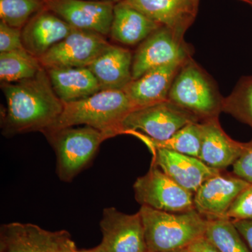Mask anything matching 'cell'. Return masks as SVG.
<instances>
[{"mask_svg": "<svg viewBox=\"0 0 252 252\" xmlns=\"http://www.w3.org/2000/svg\"><path fill=\"white\" fill-rule=\"evenodd\" d=\"M95 1H112V2L117 3L119 1H122V0H95Z\"/></svg>", "mask_w": 252, "mask_h": 252, "instance_id": "d6a6232c", "label": "cell"}, {"mask_svg": "<svg viewBox=\"0 0 252 252\" xmlns=\"http://www.w3.org/2000/svg\"><path fill=\"white\" fill-rule=\"evenodd\" d=\"M1 88L6 102L2 122L4 135L34 131L45 134L64 108V103L55 93L44 67L35 77L1 84Z\"/></svg>", "mask_w": 252, "mask_h": 252, "instance_id": "6da1fadb", "label": "cell"}, {"mask_svg": "<svg viewBox=\"0 0 252 252\" xmlns=\"http://www.w3.org/2000/svg\"><path fill=\"white\" fill-rule=\"evenodd\" d=\"M189 59L177 60L154 68L127 84L123 91L135 110L167 100L176 76Z\"/></svg>", "mask_w": 252, "mask_h": 252, "instance_id": "9a60e30c", "label": "cell"}, {"mask_svg": "<svg viewBox=\"0 0 252 252\" xmlns=\"http://www.w3.org/2000/svg\"><path fill=\"white\" fill-rule=\"evenodd\" d=\"M25 49L22 40V29L11 27L0 21V53Z\"/></svg>", "mask_w": 252, "mask_h": 252, "instance_id": "83f0119b", "label": "cell"}, {"mask_svg": "<svg viewBox=\"0 0 252 252\" xmlns=\"http://www.w3.org/2000/svg\"><path fill=\"white\" fill-rule=\"evenodd\" d=\"M233 222L252 252V220H235Z\"/></svg>", "mask_w": 252, "mask_h": 252, "instance_id": "f546056e", "label": "cell"}, {"mask_svg": "<svg viewBox=\"0 0 252 252\" xmlns=\"http://www.w3.org/2000/svg\"><path fill=\"white\" fill-rule=\"evenodd\" d=\"M222 112L233 116L252 128V76L240 79L231 94L223 97Z\"/></svg>", "mask_w": 252, "mask_h": 252, "instance_id": "d4e9b609", "label": "cell"}, {"mask_svg": "<svg viewBox=\"0 0 252 252\" xmlns=\"http://www.w3.org/2000/svg\"><path fill=\"white\" fill-rule=\"evenodd\" d=\"M185 34L162 26L142 41L133 55L132 80L154 68L191 58L193 49L185 41Z\"/></svg>", "mask_w": 252, "mask_h": 252, "instance_id": "ba28073f", "label": "cell"}, {"mask_svg": "<svg viewBox=\"0 0 252 252\" xmlns=\"http://www.w3.org/2000/svg\"><path fill=\"white\" fill-rule=\"evenodd\" d=\"M46 71L55 93L63 103L86 98L101 91L89 67L52 68Z\"/></svg>", "mask_w": 252, "mask_h": 252, "instance_id": "44dd1931", "label": "cell"}, {"mask_svg": "<svg viewBox=\"0 0 252 252\" xmlns=\"http://www.w3.org/2000/svg\"><path fill=\"white\" fill-rule=\"evenodd\" d=\"M182 252H195L193 251V250H190V249H187V250H185V251Z\"/></svg>", "mask_w": 252, "mask_h": 252, "instance_id": "d590c367", "label": "cell"}, {"mask_svg": "<svg viewBox=\"0 0 252 252\" xmlns=\"http://www.w3.org/2000/svg\"><path fill=\"white\" fill-rule=\"evenodd\" d=\"M101 246L105 252H149L140 212L127 215L114 207L104 208L99 222Z\"/></svg>", "mask_w": 252, "mask_h": 252, "instance_id": "8fae6325", "label": "cell"}, {"mask_svg": "<svg viewBox=\"0 0 252 252\" xmlns=\"http://www.w3.org/2000/svg\"><path fill=\"white\" fill-rule=\"evenodd\" d=\"M197 2L200 3V0H196Z\"/></svg>", "mask_w": 252, "mask_h": 252, "instance_id": "8d00e7d4", "label": "cell"}, {"mask_svg": "<svg viewBox=\"0 0 252 252\" xmlns=\"http://www.w3.org/2000/svg\"><path fill=\"white\" fill-rule=\"evenodd\" d=\"M130 134L137 135L148 146L149 149L162 148L174 151L195 158L200 156L202 144V127L200 122L192 123L182 127L168 140L156 141L137 132Z\"/></svg>", "mask_w": 252, "mask_h": 252, "instance_id": "603a6c76", "label": "cell"}, {"mask_svg": "<svg viewBox=\"0 0 252 252\" xmlns=\"http://www.w3.org/2000/svg\"><path fill=\"white\" fill-rule=\"evenodd\" d=\"M224 218L232 220H252V185L239 194Z\"/></svg>", "mask_w": 252, "mask_h": 252, "instance_id": "4316f807", "label": "cell"}, {"mask_svg": "<svg viewBox=\"0 0 252 252\" xmlns=\"http://www.w3.org/2000/svg\"><path fill=\"white\" fill-rule=\"evenodd\" d=\"M133 189L136 200L144 206L168 212L195 209L194 193L181 187L153 164L146 175L137 179Z\"/></svg>", "mask_w": 252, "mask_h": 252, "instance_id": "52a82bcc", "label": "cell"}, {"mask_svg": "<svg viewBox=\"0 0 252 252\" xmlns=\"http://www.w3.org/2000/svg\"><path fill=\"white\" fill-rule=\"evenodd\" d=\"M131 6L162 26L185 34L198 11L196 0H126Z\"/></svg>", "mask_w": 252, "mask_h": 252, "instance_id": "ac0fdd59", "label": "cell"}, {"mask_svg": "<svg viewBox=\"0 0 252 252\" xmlns=\"http://www.w3.org/2000/svg\"><path fill=\"white\" fill-rule=\"evenodd\" d=\"M77 248L67 230L49 231L18 222L0 228V252H66Z\"/></svg>", "mask_w": 252, "mask_h": 252, "instance_id": "9c48e42d", "label": "cell"}, {"mask_svg": "<svg viewBox=\"0 0 252 252\" xmlns=\"http://www.w3.org/2000/svg\"><path fill=\"white\" fill-rule=\"evenodd\" d=\"M162 26L122 0L114 4L109 35L118 43L134 46L141 44Z\"/></svg>", "mask_w": 252, "mask_h": 252, "instance_id": "ffe728a7", "label": "cell"}, {"mask_svg": "<svg viewBox=\"0 0 252 252\" xmlns=\"http://www.w3.org/2000/svg\"><path fill=\"white\" fill-rule=\"evenodd\" d=\"M250 185L237 176H213L194 193V208L207 220L224 218L235 198Z\"/></svg>", "mask_w": 252, "mask_h": 252, "instance_id": "4fadbf2b", "label": "cell"}, {"mask_svg": "<svg viewBox=\"0 0 252 252\" xmlns=\"http://www.w3.org/2000/svg\"><path fill=\"white\" fill-rule=\"evenodd\" d=\"M45 7V0H0V18L11 27L22 29Z\"/></svg>", "mask_w": 252, "mask_h": 252, "instance_id": "484cf974", "label": "cell"}, {"mask_svg": "<svg viewBox=\"0 0 252 252\" xmlns=\"http://www.w3.org/2000/svg\"><path fill=\"white\" fill-rule=\"evenodd\" d=\"M134 110L124 91L101 90L86 98L64 103L59 119L44 135L79 125L120 135L123 122Z\"/></svg>", "mask_w": 252, "mask_h": 252, "instance_id": "7a4b0ae2", "label": "cell"}, {"mask_svg": "<svg viewBox=\"0 0 252 252\" xmlns=\"http://www.w3.org/2000/svg\"><path fill=\"white\" fill-rule=\"evenodd\" d=\"M223 99L216 83L192 58L181 67L168 94L169 101L200 122L219 117Z\"/></svg>", "mask_w": 252, "mask_h": 252, "instance_id": "277c9868", "label": "cell"}, {"mask_svg": "<svg viewBox=\"0 0 252 252\" xmlns=\"http://www.w3.org/2000/svg\"><path fill=\"white\" fill-rule=\"evenodd\" d=\"M115 3L95 0H45L46 8L74 29L109 36Z\"/></svg>", "mask_w": 252, "mask_h": 252, "instance_id": "7c38bea8", "label": "cell"}, {"mask_svg": "<svg viewBox=\"0 0 252 252\" xmlns=\"http://www.w3.org/2000/svg\"><path fill=\"white\" fill-rule=\"evenodd\" d=\"M205 238L218 252H251L233 220L228 219L207 220Z\"/></svg>", "mask_w": 252, "mask_h": 252, "instance_id": "cb8c5ba5", "label": "cell"}, {"mask_svg": "<svg viewBox=\"0 0 252 252\" xmlns=\"http://www.w3.org/2000/svg\"><path fill=\"white\" fill-rule=\"evenodd\" d=\"M79 252H105L100 245L95 248L90 249V250H79Z\"/></svg>", "mask_w": 252, "mask_h": 252, "instance_id": "1f68e13d", "label": "cell"}, {"mask_svg": "<svg viewBox=\"0 0 252 252\" xmlns=\"http://www.w3.org/2000/svg\"><path fill=\"white\" fill-rule=\"evenodd\" d=\"M201 122L198 117L168 99L132 112L122 123V134L142 131L156 141H165L192 123Z\"/></svg>", "mask_w": 252, "mask_h": 252, "instance_id": "8992f818", "label": "cell"}, {"mask_svg": "<svg viewBox=\"0 0 252 252\" xmlns=\"http://www.w3.org/2000/svg\"><path fill=\"white\" fill-rule=\"evenodd\" d=\"M73 30L64 20L45 7L22 28L23 46L28 53L40 59Z\"/></svg>", "mask_w": 252, "mask_h": 252, "instance_id": "2e32d148", "label": "cell"}, {"mask_svg": "<svg viewBox=\"0 0 252 252\" xmlns=\"http://www.w3.org/2000/svg\"><path fill=\"white\" fill-rule=\"evenodd\" d=\"M202 144L199 158L214 168L233 166L243 153L245 143L233 140L220 125L219 117L200 122Z\"/></svg>", "mask_w": 252, "mask_h": 252, "instance_id": "e0dca14e", "label": "cell"}, {"mask_svg": "<svg viewBox=\"0 0 252 252\" xmlns=\"http://www.w3.org/2000/svg\"><path fill=\"white\" fill-rule=\"evenodd\" d=\"M152 163L172 180L195 193L205 181L220 173V170L207 165L198 158L190 157L166 149H150Z\"/></svg>", "mask_w": 252, "mask_h": 252, "instance_id": "5bb4252c", "label": "cell"}, {"mask_svg": "<svg viewBox=\"0 0 252 252\" xmlns=\"http://www.w3.org/2000/svg\"><path fill=\"white\" fill-rule=\"evenodd\" d=\"M139 212L149 252H182L205 237L207 219L195 209L168 212L142 205Z\"/></svg>", "mask_w": 252, "mask_h": 252, "instance_id": "3957f363", "label": "cell"}, {"mask_svg": "<svg viewBox=\"0 0 252 252\" xmlns=\"http://www.w3.org/2000/svg\"><path fill=\"white\" fill-rule=\"evenodd\" d=\"M132 59L130 50L109 44L88 67L101 90H124L132 81Z\"/></svg>", "mask_w": 252, "mask_h": 252, "instance_id": "d6986e66", "label": "cell"}, {"mask_svg": "<svg viewBox=\"0 0 252 252\" xmlns=\"http://www.w3.org/2000/svg\"><path fill=\"white\" fill-rule=\"evenodd\" d=\"M106 36L74 29L69 35L39 59L46 69L88 67L109 46Z\"/></svg>", "mask_w": 252, "mask_h": 252, "instance_id": "30bf717a", "label": "cell"}, {"mask_svg": "<svg viewBox=\"0 0 252 252\" xmlns=\"http://www.w3.org/2000/svg\"><path fill=\"white\" fill-rule=\"evenodd\" d=\"M66 252H79V250H77V248H73L72 250H69V251Z\"/></svg>", "mask_w": 252, "mask_h": 252, "instance_id": "e575fe53", "label": "cell"}, {"mask_svg": "<svg viewBox=\"0 0 252 252\" xmlns=\"http://www.w3.org/2000/svg\"><path fill=\"white\" fill-rule=\"evenodd\" d=\"M189 249L195 252H218L213 245L207 241L205 237L197 240Z\"/></svg>", "mask_w": 252, "mask_h": 252, "instance_id": "4dcf8cb0", "label": "cell"}, {"mask_svg": "<svg viewBox=\"0 0 252 252\" xmlns=\"http://www.w3.org/2000/svg\"><path fill=\"white\" fill-rule=\"evenodd\" d=\"M233 167L235 176L252 185V140L245 143L243 153Z\"/></svg>", "mask_w": 252, "mask_h": 252, "instance_id": "f1b7e54d", "label": "cell"}, {"mask_svg": "<svg viewBox=\"0 0 252 252\" xmlns=\"http://www.w3.org/2000/svg\"><path fill=\"white\" fill-rule=\"evenodd\" d=\"M42 68L39 59L26 49L0 53L1 84H11L31 79L35 77Z\"/></svg>", "mask_w": 252, "mask_h": 252, "instance_id": "7402d4cb", "label": "cell"}, {"mask_svg": "<svg viewBox=\"0 0 252 252\" xmlns=\"http://www.w3.org/2000/svg\"><path fill=\"white\" fill-rule=\"evenodd\" d=\"M241 1H245V2L248 3L252 6V0H241Z\"/></svg>", "mask_w": 252, "mask_h": 252, "instance_id": "836d02e7", "label": "cell"}, {"mask_svg": "<svg viewBox=\"0 0 252 252\" xmlns=\"http://www.w3.org/2000/svg\"><path fill=\"white\" fill-rule=\"evenodd\" d=\"M47 136L57 157L60 180L70 182L87 165L100 144L114 135L89 126L67 127Z\"/></svg>", "mask_w": 252, "mask_h": 252, "instance_id": "5b68a950", "label": "cell"}]
</instances>
